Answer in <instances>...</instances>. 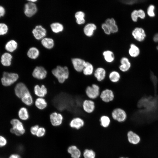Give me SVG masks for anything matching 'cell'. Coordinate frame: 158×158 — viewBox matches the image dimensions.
<instances>
[{"label":"cell","instance_id":"obj_1","mask_svg":"<svg viewBox=\"0 0 158 158\" xmlns=\"http://www.w3.org/2000/svg\"><path fill=\"white\" fill-rule=\"evenodd\" d=\"M51 73L60 84L64 83L70 76L69 70L66 66L57 65L52 70Z\"/></svg>","mask_w":158,"mask_h":158},{"label":"cell","instance_id":"obj_2","mask_svg":"<svg viewBox=\"0 0 158 158\" xmlns=\"http://www.w3.org/2000/svg\"><path fill=\"white\" fill-rule=\"evenodd\" d=\"M11 127L9 129L10 133L17 136H20L25 134V130L21 121L17 118H13L10 121Z\"/></svg>","mask_w":158,"mask_h":158},{"label":"cell","instance_id":"obj_3","mask_svg":"<svg viewBox=\"0 0 158 158\" xmlns=\"http://www.w3.org/2000/svg\"><path fill=\"white\" fill-rule=\"evenodd\" d=\"M101 92L100 87L97 83H93L87 86L85 91L87 98L93 100H95L99 97Z\"/></svg>","mask_w":158,"mask_h":158},{"label":"cell","instance_id":"obj_4","mask_svg":"<svg viewBox=\"0 0 158 158\" xmlns=\"http://www.w3.org/2000/svg\"><path fill=\"white\" fill-rule=\"evenodd\" d=\"M111 119L119 123H123L126 120L127 114L126 111L123 109L117 107L114 109L111 113Z\"/></svg>","mask_w":158,"mask_h":158},{"label":"cell","instance_id":"obj_5","mask_svg":"<svg viewBox=\"0 0 158 158\" xmlns=\"http://www.w3.org/2000/svg\"><path fill=\"white\" fill-rule=\"evenodd\" d=\"M19 78V75L17 73L4 72L1 80L3 86H8L16 82Z\"/></svg>","mask_w":158,"mask_h":158},{"label":"cell","instance_id":"obj_6","mask_svg":"<svg viewBox=\"0 0 158 158\" xmlns=\"http://www.w3.org/2000/svg\"><path fill=\"white\" fill-rule=\"evenodd\" d=\"M48 72L45 68L42 66H37L34 68L32 73V75L38 80H43L47 76Z\"/></svg>","mask_w":158,"mask_h":158},{"label":"cell","instance_id":"obj_7","mask_svg":"<svg viewBox=\"0 0 158 158\" xmlns=\"http://www.w3.org/2000/svg\"><path fill=\"white\" fill-rule=\"evenodd\" d=\"M82 107L85 113L90 114L93 113L95 110V103L94 100L86 99L83 101Z\"/></svg>","mask_w":158,"mask_h":158},{"label":"cell","instance_id":"obj_8","mask_svg":"<svg viewBox=\"0 0 158 158\" xmlns=\"http://www.w3.org/2000/svg\"><path fill=\"white\" fill-rule=\"evenodd\" d=\"M99 98L103 102L109 103L114 100L115 95L112 90L107 88L101 92Z\"/></svg>","mask_w":158,"mask_h":158},{"label":"cell","instance_id":"obj_9","mask_svg":"<svg viewBox=\"0 0 158 158\" xmlns=\"http://www.w3.org/2000/svg\"><path fill=\"white\" fill-rule=\"evenodd\" d=\"M49 119L51 124L52 126L57 127L60 126L62 123L63 117L61 113L54 111L50 114Z\"/></svg>","mask_w":158,"mask_h":158},{"label":"cell","instance_id":"obj_10","mask_svg":"<svg viewBox=\"0 0 158 158\" xmlns=\"http://www.w3.org/2000/svg\"><path fill=\"white\" fill-rule=\"evenodd\" d=\"M14 90L16 95L20 99L25 94L30 91L27 85L22 82L17 83L15 86Z\"/></svg>","mask_w":158,"mask_h":158},{"label":"cell","instance_id":"obj_11","mask_svg":"<svg viewBox=\"0 0 158 158\" xmlns=\"http://www.w3.org/2000/svg\"><path fill=\"white\" fill-rule=\"evenodd\" d=\"M86 61L84 59L74 58L71 59V62L74 70L76 72L81 73L82 72L84 67Z\"/></svg>","mask_w":158,"mask_h":158},{"label":"cell","instance_id":"obj_12","mask_svg":"<svg viewBox=\"0 0 158 158\" xmlns=\"http://www.w3.org/2000/svg\"><path fill=\"white\" fill-rule=\"evenodd\" d=\"M93 75L97 82H101L106 78L107 72L104 67H98L95 69Z\"/></svg>","mask_w":158,"mask_h":158},{"label":"cell","instance_id":"obj_13","mask_svg":"<svg viewBox=\"0 0 158 158\" xmlns=\"http://www.w3.org/2000/svg\"><path fill=\"white\" fill-rule=\"evenodd\" d=\"M37 10V6L35 3L28 1L25 5L24 13L28 17L32 16L36 13Z\"/></svg>","mask_w":158,"mask_h":158},{"label":"cell","instance_id":"obj_14","mask_svg":"<svg viewBox=\"0 0 158 158\" xmlns=\"http://www.w3.org/2000/svg\"><path fill=\"white\" fill-rule=\"evenodd\" d=\"M118 70L121 73H125L128 72L131 68V64L129 59L126 57L121 58L120 61Z\"/></svg>","mask_w":158,"mask_h":158},{"label":"cell","instance_id":"obj_15","mask_svg":"<svg viewBox=\"0 0 158 158\" xmlns=\"http://www.w3.org/2000/svg\"><path fill=\"white\" fill-rule=\"evenodd\" d=\"M34 93L37 97L44 98L48 94V89L44 84L36 85L34 87Z\"/></svg>","mask_w":158,"mask_h":158},{"label":"cell","instance_id":"obj_16","mask_svg":"<svg viewBox=\"0 0 158 158\" xmlns=\"http://www.w3.org/2000/svg\"><path fill=\"white\" fill-rule=\"evenodd\" d=\"M85 122L84 119L79 116L74 117L70 121L69 125L73 129L79 130L84 126Z\"/></svg>","mask_w":158,"mask_h":158},{"label":"cell","instance_id":"obj_17","mask_svg":"<svg viewBox=\"0 0 158 158\" xmlns=\"http://www.w3.org/2000/svg\"><path fill=\"white\" fill-rule=\"evenodd\" d=\"M32 33L34 37L37 40H42L46 35V30L42 25H36L32 30Z\"/></svg>","mask_w":158,"mask_h":158},{"label":"cell","instance_id":"obj_18","mask_svg":"<svg viewBox=\"0 0 158 158\" xmlns=\"http://www.w3.org/2000/svg\"><path fill=\"white\" fill-rule=\"evenodd\" d=\"M134 38L139 42H142L145 39L146 35L144 30L142 28L137 27L132 32Z\"/></svg>","mask_w":158,"mask_h":158},{"label":"cell","instance_id":"obj_19","mask_svg":"<svg viewBox=\"0 0 158 158\" xmlns=\"http://www.w3.org/2000/svg\"><path fill=\"white\" fill-rule=\"evenodd\" d=\"M109 81L113 83H118L121 80V75L120 72L118 71L114 70L110 72L107 75Z\"/></svg>","mask_w":158,"mask_h":158},{"label":"cell","instance_id":"obj_20","mask_svg":"<svg viewBox=\"0 0 158 158\" xmlns=\"http://www.w3.org/2000/svg\"><path fill=\"white\" fill-rule=\"evenodd\" d=\"M95 70L93 64L90 62L86 61L82 73L85 76H91L93 75Z\"/></svg>","mask_w":158,"mask_h":158},{"label":"cell","instance_id":"obj_21","mask_svg":"<svg viewBox=\"0 0 158 158\" xmlns=\"http://www.w3.org/2000/svg\"><path fill=\"white\" fill-rule=\"evenodd\" d=\"M18 116L19 119L23 121H26L30 118V115L27 106L21 107L18 111Z\"/></svg>","mask_w":158,"mask_h":158},{"label":"cell","instance_id":"obj_22","mask_svg":"<svg viewBox=\"0 0 158 158\" xmlns=\"http://www.w3.org/2000/svg\"><path fill=\"white\" fill-rule=\"evenodd\" d=\"M67 152L72 158H80L81 155V150L76 146L71 145L67 148Z\"/></svg>","mask_w":158,"mask_h":158},{"label":"cell","instance_id":"obj_23","mask_svg":"<svg viewBox=\"0 0 158 158\" xmlns=\"http://www.w3.org/2000/svg\"><path fill=\"white\" fill-rule=\"evenodd\" d=\"M34 104L36 108L40 110H44L48 106L46 100L43 97H37L35 100Z\"/></svg>","mask_w":158,"mask_h":158},{"label":"cell","instance_id":"obj_24","mask_svg":"<svg viewBox=\"0 0 158 158\" xmlns=\"http://www.w3.org/2000/svg\"><path fill=\"white\" fill-rule=\"evenodd\" d=\"M12 58V56L10 53L5 52L1 56V63L4 66H9L11 64Z\"/></svg>","mask_w":158,"mask_h":158},{"label":"cell","instance_id":"obj_25","mask_svg":"<svg viewBox=\"0 0 158 158\" xmlns=\"http://www.w3.org/2000/svg\"><path fill=\"white\" fill-rule=\"evenodd\" d=\"M128 140L130 143L133 145L138 144L140 141V138L137 134L130 130L127 133Z\"/></svg>","mask_w":158,"mask_h":158},{"label":"cell","instance_id":"obj_26","mask_svg":"<svg viewBox=\"0 0 158 158\" xmlns=\"http://www.w3.org/2000/svg\"><path fill=\"white\" fill-rule=\"evenodd\" d=\"M22 103L27 107H30L34 103V100L30 91L25 94L20 99Z\"/></svg>","mask_w":158,"mask_h":158},{"label":"cell","instance_id":"obj_27","mask_svg":"<svg viewBox=\"0 0 158 158\" xmlns=\"http://www.w3.org/2000/svg\"><path fill=\"white\" fill-rule=\"evenodd\" d=\"M97 29L96 25L93 23H89L86 25L83 29L85 34L87 36L90 37L93 34Z\"/></svg>","mask_w":158,"mask_h":158},{"label":"cell","instance_id":"obj_28","mask_svg":"<svg viewBox=\"0 0 158 158\" xmlns=\"http://www.w3.org/2000/svg\"><path fill=\"white\" fill-rule=\"evenodd\" d=\"M18 44L17 42L13 40H9L6 44L5 49L9 53H12L17 49Z\"/></svg>","mask_w":158,"mask_h":158},{"label":"cell","instance_id":"obj_29","mask_svg":"<svg viewBox=\"0 0 158 158\" xmlns=\"http://www.w3.org/2000/svg\"><path fill=\"white\" fill-rule=\"evenodd\" d=\"M131 16L133 21L136 22L138 17L141 19H144L145 17V13L142 9H140L138 10H135L132 12Z\"/></svg>","mask_w":158,"mask_h":158},{"label":"cell","instance_id":"obj_30","mask_svg":"<svg viewBox=\"0 0 158 158\" xmlns=\"http://www.w3.org/2000/svg\"><path fill=\"white\" fill-rule=\"evenodd\" d=\"M105 23L109 28L111 33H115L118 32V28L114 18L107 19L105 21Z\"/></svg>","mask_w":158,"mask_h":158},{"label":"cell","instance_id":"obj_31","mask_svg":"<svg viewBox=\"0 0 158 158\" xmlns=\"http://www.w3.org/2000/svg\"><path fill=\"white\" fill-rule=\"evenodd\" d=\"M111 119L108 115H103L101 116L99 119L101 126L104 128L108 127L111 123Z\"/></svg>","mask_w":158,"mask_h":158},{"label":"cell","instance_id":"obj_32","mask_svg":"<svg viewBox=\"0 0 158 158\" xmlns=\"http://www.w3.org/2000/svg\"><path fill=\"white\" fill-rule=\"evenodd\" d=\"M40 52L39 50L36 47H32L30 48L28 50L27 55L30 59H35L39 56Z\"/></svg>","mask_w":158,"mask_h":158},{"label":"cell","instance_id":"obj_33","mask_svg":"<svg viewBox=\"0 0 158 158\" xmlns=\"http://www.w3.org/2000/svg\"><path fill=\"white\" fill-rule=\"evenodd\" d=\"M103 55L105 61L108 63L113 62L115 60L114 54L112 51L106 50L103 52Z\"/></svg>","mask_w":158,"mask_h":158},{"label":"cell","instance_id":"obj_34","mask_svg":"<svg viewBox=\"0 0 158 158\" xmlns=\"http://www.w3.org/2000/svg\"><path fill=\"white\" fill-rule=\"evenodd\" d=\"M41 42L42 46L48 49H52L54 45L53 40L50 38L44 37L42 40Z\"/></svg>","mask_w":158,"mask_h":158},{"label":"cell","instance_id":"obj_35","mask_svg":"<svg viewBox=\"0 0 158 158\" xmlns=\"http://www.w3.org/2000/svg\"><path fill=\"white\" fill-rule=\"evenodd\" d=\"M128 52L129 55L131 57L135 58L139 55L140 50L139 48L135 44H131L130 45V47L129 49Z\"/></svg>","mask_w":158,"mask_h":158},{"label":"cell","instance_id":"obj_36","mask_svg":"<svg viewBox=\"0 0 158 158\" xmlns=\"http://www.w3.org/2000/svg\"><path fill=\"white\" fill-rule=\"evenodd\" d=\"M85 16L84 13L81 11H77L75 13V17L76 20V22L78 24L82 25L85 23Z\"/></svg>","mask_w":158,"mask_h":158},{"label":"cell","instance_id":"obj_37","mask_svg":"<svg viewBox=\"0 0 158 158\" xmlns=\"http://www.w3.org/2000/svg\"><path fill=\"white\" fill-rule=\"evenodd\" d=\"M50 27L52 31L55 33H58L62 32L64 29L63 25L60 23L55 22L51 23Z\"/></svg>","mask_w":158,"mask_h":158},{"label":"cell","instance_id":"obj_38","mask_svg":"<svg viewBox=\"0 0 158 158\" xmlns=\"http://www.w3.org/2000/svg\"><path fill=\"white\" fill-rule=\"evenodd\" d=\"M83 156L84 158H95L96 154L92 149H86L83 152Z\"/></svg>","mask_w":158,"mask_h":158},{"label":"cell","instance_id":"obj_39","mask_svg":"<svg viewBox=\"0 0 158 158\" xmlns=\"http://www.w3.org/2000/svg\"><path fill=\"white\" fill-rule=\"evenodd\" d=\"M8 25L5 23H0V35H4L6 34L8 32Z\"/></svg>","mask_w":158,"mask_h":158},{"label":"cell","instance_id":"obj_40","mask_svg":"<svg viewBox=\"0 0 158 158\" xmlns=\"http://www.w3.org/2000/svg\"><path fill=\"white\" fill-rule=\"evenodd\" d=\"M8 142L7 138L4 136L0 135V148H3L6 147Z\"/></svg>","mask_w":158,"mask_h":158},{"label":"cell","instance_id":"obj_41","mask_svg":"<svg viewBox=\"0 0 158 158\" xmlns=\"http://www.w3.org/2000/svg\"><path fill=\"white\" fill-rule=\"evenodd\" d=\"M155 6L153 5H150L147 9V13L148 15L150 17H153L155 16L154 12Z\"/></svg>","mask_w":158,"mask_h":158},{"label":"cell","instance_id":"obj_42","mask_svg":"<svg viewBox=\"0 0 158 158\" xmlns=\"http://www.w3.org/2000/svg\"><path fill=\"white\" fill-rule=\"evenodd\" d=\"M45 133V129L42 127H39L36 136L38 138L42 137L44 135Z\"/></svg>","mask_w":158,"mask_h":158},{"label":"cell","instance_id":"obj_43","mask_svg":"<svg viewBox=\"0 0 158 158\" xmlns=\"http://www.w3.org/2000/svg\"><path fill=\"white\" fill-rule=\"evenodd\" d=\"M40 126L38 125H35L31 126L30 128L31 133L33 135H36Z\"/></svg>","mask_w":158,"mask_h":158},{"label":"cell","instance_id":"obj_44","mask_svg":"<svg viewBox=\"0 0 158 158\" xmlns=\"http://www.w3.org/2000/svg\"><path fill=\"white\" fill-rule=\"evenodd\" d=\"M122 3L128 4L132 5L135 4L139 3L140 1H142L136 0H122L120 1Z\"/></svg>","mask_w":158,"mask_h":158},{"label":"cell","instance_id":"obj_45","mask_svg":"<svg viewBox=\"0 0 158 158\" xmlns=\"http://www.w3.org/2000/svg\"><path fill=\"white\" fill-rule=\"evenodd\" d=\"M102 28L106 34L109 35L111 33L109 28L105 23L102 24Z\"/></svg>","mask_w":158,"mask_h":158},{"label":"cell","instance_id":"obj_46","mask_svg":"<svg viewBox=\"0 0 158 158\" xmlns=\"http://www.w3.org/2000/svg\"><path fill=\"white\" fill-rule=\"evenodd\" d=\"M8 158H22L19 154L16 153H13L11 154Z\"/></svg>","mask_w":158,"mask_h":158},{"label":"cell","instance_id":"obj_47","mask_svg":"<svg viewBox=\"0 0 158 158\" xmlns=\"http://www.w3.org/2000/svg\"><path fill=\"white\" fill-rule=\"evenodd\" d=\"M6 11L4 8L0 5V18L4 16L5 14Z\"/></svg>","mask_w":158,"mask_h":158},{"label":"cell","instance_id":"obj_48","mask_svg":"<svg viewBox=\"0 0 158 158\" xmlns=\"http://www.w3.org/2000/svg\"><path fill=\"white\" fill-rule=\"evenodd\" d=\"M153 40L154 42H158V33L156 34L153 37ZM158 50V46L157 47Z\"/></svg>","mask_w":158,"mask_h":158},{"label":"cell","instance_id":"obj_49","mask_svg":"<svg viewBox=\"0 0 158 158\" xmlns=\"http://www.w3.org/2000/svg\"><path fill=\"white\" fill-rule=\"evenodd\" d=\"M28 1H30L34 3L35 2H36L37 1V0H28Z\"/></svg>","mask_w":158,"mask_h":158},{"label":"cell","instance_id":"obj_50","mask_svg":"<svg viewBox=\"0 0 158 158\" xmlns=\"http://www.w3.org/2000/svg\"><path fill=\"white\" fill-rule=\"evenodd\" d=\"M119 158H129L128 157H120Z\"/></svg>","mask_w":158,"mask_h":158}]
</instances>
